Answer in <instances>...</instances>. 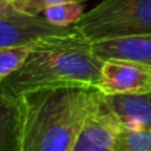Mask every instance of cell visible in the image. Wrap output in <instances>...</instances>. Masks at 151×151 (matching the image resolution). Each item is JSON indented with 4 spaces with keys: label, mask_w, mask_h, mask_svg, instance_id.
<instances>
[{
    "label": "cell",
    "mask_w": 151,
    "mask_h": 151,
    "mask_svg": "<svg viewBox=\"0 0 151 151\" xmlns=\"http://www.w3.org/2000/svg\"><path fill=\"white\" fill-rule=\"evenodd\" d=\"M74 29L88 41L99 42L151 35V0H102L86 11Z\"/></svg>",
    "instance_id": "cell-3"
},
{
    "label": "cell",
    "mask_w": 151,
    "mask_h": 151,
    "mask_svg": "<svg viewBox=\"0 0 151 151\" xmlns=\"http://www.w3.org/2000/svg\"><path fill=\"white\" fill-rule=\"evenodd\" d=\"M93 52L99 60H130L151 65V35L93 42Z\"/></svg>",
    "instance_id": "cell-8"
},
{
    "label": "cell",
    "mask_w": 151,
    "mask_h": 151,
    "mask_svg": "<svg viewBox=\"0 0 151 151\" xmlns=\"http://www.w3.org/2000/svg\"><path fill=\"white\" fill-rule=\"evenodd\" d=\"M77 33L74 27H57L44 16L29 15L16 9L8 0H0V48L33 45L55 37Z\"/></svg>",
    "instance_id": "cell-4"
},
{
    "label": "cell",
    "mask_w": 151,
    "mask_h": 151,
    "mask_svg": "<svg viewBox=\"0 0 151 151\" xmlns=\"http://www.w3.org/2000/svg\"><path fill=\"white\" fill-rule=\"evenodd\" d=\"M104 61L93 52V44L80 33L55 37L33 45L25 64L0 81L4 93H24L64 88H96L101 81Z\"/></svg>",
    "instance_id": "cell-2"
},
{
    "label": "cell",
    "mask_w": 151,
    "mask_h": 151,
    "mask_svg": "<svg viewBox=\"0 0 151 151\" xmlns=\"http://www.w3.org/2000/svg\"><path fill=\"white\" fill-rule=\"evenodd\" d=\"M121 131L119 119L107 109L104 99L83 125L72 151H115V139Z\"/></svg>",
    "instance_id": "cell-6"
},
{
    "label": "cell",
    "mask_w": 151,
    "mask_h": 151,
    "mask_svg": "<svg viewBox=\"0 0 151 151\" xmlns=\"http://www.w3.org/2000/svg\"><path fill=\"white\" fill-rule=\"evenodd\" d=\"M85 13L81 3H63L49 7L42 12V16L49 23L57 27H72Z\"/></svg>",
    "instance_id": "cell-11"
},
{
    "label": "cell",
    "mask_w": 151,
    "mask_h": 151,
    "mask_svg": "<svg viewBox=\"0 0 151 151\" xmlns=\"http://www.w3.org/2000/svg\"><path fill=\"white\" fill-rule=\"evenodd\" d=\"M16 9L29 15H39L47 8L63 3H82L85 0H8Z\"/></svg>",
    "instance_id": "cell-13"
},
{
    "label": "cell",
    "mask_w": 151,
    "mask_h": 151,
    "mask_svg": "<svg viewBox=\"0 0 151 151\" xmlns=\"http://www.w3.org/2000/svg\"><path fill=\"white\" fill-rule=\"evenodd\" d=\"M1 151H16L17 143V97L1 91Z\"/></svg>",
    "instance_id": "cell-9"
},
{
    "label": "cell",
    "mask_w": 151,
    "mask_h": 151,
    "mask_svg": "<svg viewBox=\"0 0 151 151\" xmlns=\"http://www.w3.org/2000/svg\"><path fill=\"white\" fill-rule=\"evenodd\" d=\"M115 151H151V130H122L115 139Z\"/></svg>",
    "instance_id": "cell-12"
},
{
    "label": "cell",
    "mask_w": 151,
    "mask_h": 151,
    "mask_svg": "<svg viewBox=\"0 0 151 151\" xmlns=\"http://www.w3.org/2000/svg\"><path fill=\"white\" fill-rule=\"evenodd\" d=\"M105 97L137 96L151 90V65L130 60L111 58L102 64L97 86Z\"/></svg>",
    "instance_id": "cell-5"
},
{
    "label": "cell",
    "mask_w": 151,
    "mask_h": 151,
    "mask_svg": "<svg viewBox=\"0 0 151 151\" xmlns=\"http://www.w3.org/2000/svg\"><path fill=\"white\" fill-rule=\"evenodd\" d=\"M33 45L0 48V81L16 73L25 64L27 58L33 49Z\"/></svg>",
    "instance_id": "cell-10"
},
{
    "label": "cell",
    "mask_w": 151,
    "mask_h": 151,
    "mask_svg": "<svg viewBox=\"0 0 151 151\" xmlns=\"http://www.w3.org/2000/svg\"><path fill=\"white\" fill-rule=\"evenodd\" d=\"M102 101L104 94L96 88L48 89L19 96L16 151H72Z\"/></svg>",
    "instance_id": "cell-1"
},
{
    "label": "cell",
    "mask_w": 151,
    "mask_h": 151,
    "mask_svg": "<svg viewBox=\"0 0 151 151\" xmlns=\"http://www.w3.org/2000/svg\"><path fill=\"white\" fill-rule=\"evenodd\" d=\"M107 109L119 119L122 130H151V90L137 96L105 97Z\"/></svg>",
    "instance_id": "cell-7"
}]
</instances>
